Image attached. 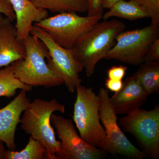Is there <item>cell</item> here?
Wrapping results in <instances>:
<instances>
[{
	"instance_id": "obj_27",
	"label": "cell",
	"mask_w": 159,
	"mask_h": 159,
	"mask_svg": "<svg viewBox=\"0 0 159 159\" xmlns=\"http://www.w3.org/2000/svg\"><path fill=\"white\" fill-rule=\"evenodd\" d=\"M4 142L0 140V159H4L6 150L4 146Z\"/></svg>"
},
{
	"instance_id": "obj_21",
	"label": "cell",
	"mask_w": 159,
	"mask_h": 159,
	"mask_svg": "<svg viewBox=\"0 0 159 159\" xmlns=\"http://www.w3.org/2000/svg\"><path fill=\"white\" fill-rule=\"evenodd\" d=\"M159 60V39H155L151 44L144 58V62Z\"/></svg>"
},
{
	"instance_id": "obj_25",
	"label": "cell",
	"mask_w": 159,
	"mask_h": 159,
	"mask_svg": "<svg viewBox=\"0 0 159 159\" xmlns=\"http://www.w3.org/2000/svg\"><path fill=\"white\" fill-rule=\"evenodd\" d=\"M105 85L107 89L116 93L122 89L123 86V82L121 80H116L108 78L106 80Z\"/></svg>"
},
{
	"instance_id": "obj_5",
	"label": "cell",
	"mask_w": 159,
	"mask_h": 159,
	"mask_svg": "<svg viewBox=\"0 0 159 159\" xmlns=\"http://www.w3.org/2000/svg\"><path fill=\"white\" fill-rule=\"evenodd\" d=\"M102 16L84 17L76 12H63L34 25L46 32L59 46L71 49L83 34L99 21Z\"/></svg>"
},
{
	"instance_id": "obj_23",
	"label": "cell",
	"mask_w": 159,
	"mask_h": 159,
	"mask_svg": "<svg viewBox=\"0 0 159 159\" xmlns=\"http://www.w3.org/2000/svg\"><path fill=\"white\" fill-rule=\"evenodd\" d=\"M0 13L9 18L12 21L16 19V16L9 0H0Z\"/></svg>"
},
{
	"instance_id": "obj_8",
	"label": "cell",
	"mask_w": 159,
	"mask_h": 159,
	"mask_svg": "<svg viewBox=\"0 0 159 159\" xmlns=\"http://www.w3.org/2000/svg\"><path fill=\"white\" fill-rule=\"evenodd\" d=\"M159 29L151 25L141 29L122 31L116 38V43L104 59L116 60L124 63L139 66L151 44L159 38Z\"/></svg>"
},
{
	"instance_id": "obj_7",
	"label": "cell",
	"mask_w": 159,
	"mask_h": 159,
	"mask_svg": "<svg viewBox=\"0 0 159 159\" xmlns=\"http://www.w3.org/2000/svg\"><path fill=\"white\" fill-rule=\"evenodd\" d=\"M98 96L100 102L99 117L106 133L99 148L114 155L119 154L131 159H143L146 157L129 142L122 131L118 122L117 114L110 101L108 90L100 88Z\"/></svg>"
},
{
	"instance_id": "obj_14",
	"label": "cell",
	"mask_w": 159,
	"mask_h": 159,
	"mask_svg": "<svg viewBox=\"0 0 159 159\" xmlns=\"http://www.w3.org/2000/svg\"><path fill=\"white\" fill-rule=\"evenodd\" d=\"M16 16L18 39L22 42L30 34L34 24L48 17V10L37 9L29 0H9Z\"/></svg>"
},
{
	"instance_id": "obj_15",
	"label": "cell",
	"mask_w": 159,
	"mask_h": 159,
	"mask_svg": "<svg viewBox=\"0 0 159 159\" xmlns=\"http://www.w3.org/2000/svg\"><path fill=\"white\" fill-rule=\"evenodd\" d=\"M113 17L134 20L150 18V16L147 10L137 2L133 0H123L115 4L102 16L104 20Z\"/></svg>"
},
{
	"instance_id": "obj_11",
	"label": "cell",
	"mask_w": 159,
	"mask_h": 159,
	"mask_svg": "<svg viewBox=\"0 0 159 159\" xmlns=\"http://www.w3.org/2000/svg\"><path fill=\"white\" fill-rule=\"evenodd\" d=\"M26 92L21 90L10 103L0 109V140L9 150H15L16 148L15 142L16 127L20 123L22 113L30 103Z\"/></svg>"
},
{
	"instance_id": "obj_10",
	"label": "cell",
	"mask_w": 159,
	"mask_h": 159,
	"mask_svg": "<svg viewBox=\"0 0 159 159\" xmlns=\"http://www.w3.org/2000/svg\"><path fill=\"white\" fill-rule=\"evenodd\" d=\"M51 121L56 129L61 144L56 153L57 159H100L106 152L84 142L78 135L72 120L52 114Z\"/></svg>"
},
{
	"instance_id": "obj_16",
	"label": "cell",
	"mask_w": 159,
	"mask_h": 159,
	"mask_svg": "<svg viewBox=\"0 0 159 159\" xmlns=\"http://www.w3.org/2000/svg\"><path fill=\"white\" fill-rule=\"evenodd\" d=\"M38 9L61 13L74 12L84 13L87 11L88 3L86 0H29Z\"/></svg>"
},
{
	"instance_id": "obj_9",
	"label": "cell",
	"mask_w": 159,
	"mask_h": 159,
	"mask_svg": "<svg viewBox=\"0 0 159 159\" xmlns=\"http://www.w3.org/2000/svg\"><path fill=\"white\" fill-rule=\"evenodd\" d=\"M30 34L37 36L45 44L51 56L47 62L49 68L62 80L69 92L74 93L76 87L83 81L79 74L84 69L72 50L57 44L46 32L35 25L32 26Z\"/></svg>"
},
{
	"instance_id": "obj_1",
	"label": "cell",
	"mask_w": 159,
	"mask_h": 159,
	"mask_svg": "<svg viewBox=\"0 0 159 159\" xmlns=\"http://www.w3.org/2000/svg\"><path fill=\"white\" fill-rule=\"evenodd\" d=\"M125 28V24L117 20L98 22L71 49L88 77L94 74L97 64L104 59L115 45L117 35Z\"/></svg>"
},
{
	"instance_id": "obj_19",
	"label": "cell",
	"mask_w": 159,
	"mask_h": 159,
	"mask_svg": "<svg viewBox=\"0 0 159 159\" xmlns=\"http://www.w3.org/2000/svg\"><path fill=\"white\" fill-rule=\"evenodd\" d=\"M46 149L42 143L30 136L29 142L20 151L6 150L4 159H46Z\"/></svg>"
},
{
	"instance_id": "obj_3",
	"label": "cell",
	"mask_w": 159,
	"mask_h": 159,
	"mask_svg": "<svg viewBox=\"0 0 159 159\" xmlns=\"http://www.w3.org/2000/svg\"><path fill=\"white\" fill-rule=\"evenodd\" d=\"M55 111L64 113L65 107L55 99L50 101L35 99L24 111L20 121L22 129L45 146L47 151L46 159H57L56 153L61 144L55 138L54 129L51 124V115Z\"/></svg>"
},
{
	"instance_id": "obj_18",
	"label": "cell",
	"mask_w": 159,
	"mask_h": 159,
	"mask_svg": "<svg viewBox=\"0 0 159 159\" xmlns=\"http://www.w3.org/2000/svg\"><path fill=\"white\" fill-rule=\"evenodd\" d=\"M17 89L31 91L32 87L24 84L15 76L12 67L10 65L0 70V97L9 98L14 96Z\"/></svg>"
},
{
	"instance_id": "obj_26",
	"label": "cell",
	"mask_w": 159,
	"mask_h": 159,
	"mask_svg": "<svg viewBox=\"0 0 159 159\" xmlns=\"http://www.w3.org/2000/svg\"><path fill=\"white\" fill-rule=\"evenodd\" d=\"M123 0H101V5L102 9H110L115 4Z\"/></svg>"
},
{
	"instance_id": "obj_2",
	"label": "cell",
	"mask_w": 159,
	"mask_h": 159,
	"mask_svg": "<svg viewBox=\"0 0 159 159\" xmlns=\"http://www.w3.org/2000/svg\"><path fill=\"white\" fill-rule=\"evenodd\" d=\"M25 56L11 64L15 77L24 84L32 87H54L63 82L49 68L46 58H51L48 48L42 41L30 34L22 42Z\"/></svg>"
},
{
	"instance_id": "obj_17",
	"label": "cell",
	"mask_w": 159,
	"mask_h": 159,
	"mask_svg": "<svg viewBox=\"0 0 159 159\" xmlns=\"http://www.w3.org/2000/svg\"><path fill=\"white\" fill-rule=\"evenodd\" d=\"M134 74L148 95L159 92V60L143 62Z\"/></svg>"
},
{
	"instance_id": "obj_22",
	"label": "cell",
	"mask_w": 159,
	"mask_h": 159,
	"mask_svg": "<svg viewBox=\"0 0 159 159\" xmlns=\"http://www.w3.org/2000/svg\"><path fill=\"white\" fill-rule=\"evenodd\" d=\"M127 70V67L125 66H114L109 69L107 71L108 78L111 79L122 80L126 74Z\"/></svg>"
},
{
	"instance_id": "obj_12",
	"label": "cell",
	"mask_w": 159,
	"mask_h": 159,
	"mask_svg": "<svg viewBox=\"0 0 159 159\" xmlns=\"http://www.w3.org/2000/svg\"><path fill=\"white\" fill-rule=\"evenodd\" d=\"M148 96L133 75L125 80L122 89L110 97V101L117 115H127L141 108Z\"/></svg>"
},
{
	"instance_id": "obj_4",
	"label": "cell",
	"mask_w": 159,
	"mask_h": 159,
	"mask_svg": "<svg viewBox=\"0 0 159 159\" xmlns=\"http://www.w3.org/2000/svg\"><path fill=\"white\" fill-rule=\"evenodd\" d=\"M75 89L77 98L73 118L80 136L89 145L99 148L106 133L100 123L99 97L93 89L81 84L77 85Z\"/></svg>"
},
{
	"instance_id": "obj_13",
	"label": "cell",
	"mask_w": 159,
	"mask_h": 159,
	"mask_svg": "<svg viewBox=\"0 0 159 159\" xmlns=\"http://www.w3.org/2000/svg\"><path fill=\"white\" fill-rule=\"evenodd\" d=\"M13 21L0 13V68L25 58V50Z\"/></svg>"
},
{
	"instance_id": "obj_24",
	"label": "cell",
	"mask_w": 159,
	"mask_h": 159,
	"mask_svg": "<svg viewBox=\"0 0 159 159\" xmlns=\"http://www.w3.org/2000/svg\"><path fill=\"white\" fill-rule=\"evenodd\" d=\"M88 3L87 16H95L102 15L103 9L101 5V0H86Z\"/></svg>"
},
{
	"instance_id": "obj_6",
	"label": "cell",
	"mask_w": 159,
	"mask_h": 159,
	"mask_svg": "<svg viewBox=\"0 0 159 159\" xmlns=\"http://www.w3.org/2000/svg\"><path fill=\"white\" fill-rule=\"evenodd\" d=\"M119 120V126L134 136L146 157L159 158V106L138 109Z\"/></svg>"
},
{
	"instance_id": "obj_20",
	"label": "cell",
	"mask_w": 159,
	"mask_h": 159,
	"mask_svg": "<svg viewBox=\"0 0 159 159\" xmlns=\"http://www.w3.org/2000/svg\"><path fill=\"white\" fill-rule=\"evenodd\" d=\"M143 6L150 16L151 25L159 29V0H133Z\"/></svg>"
}]
</instances>
